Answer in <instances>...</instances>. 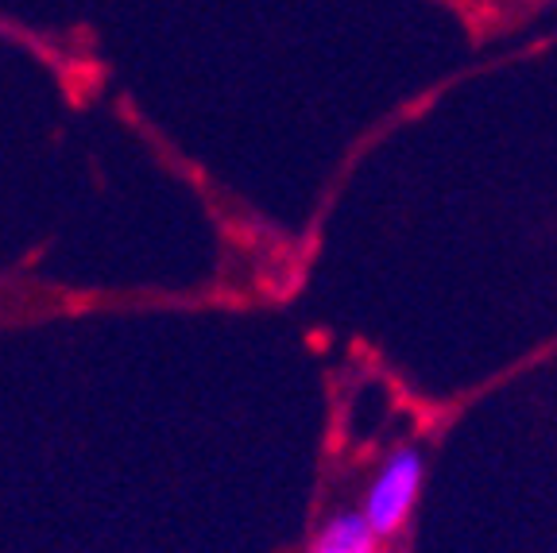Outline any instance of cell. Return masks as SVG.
I'll list each match as a JSON object with an SVG mask.
<instances>
[{
    "label": "cell",
    "instance_id": "cell-1",
    "mask_svg": "<svg viewBox=\"0 0 557 553\" xmlns=\"http://www.w3.org/2000/svg\"><path fill=\"white\" fill-rule=\"evenodd\" d=\"M426 488V453L418 445H395L387 457L375 465L372 480L364 488L360 511L375 527L380 538H395L414 515L418 500Z\"/></svg>",
    "mask_w": 557,
    "mask_h": 553
},
{
    "label": "cell",
    "instance_id": "cell-2",
    "mask_svg": "<svg viewBox=\"0 0 557 553\" xmlns=\"http://www.w3.org/2000/svg\"><path fill=\"white\" fill-rule=\"evenodd\" d=\"M380 545L383 538L360 507L333 511L310 538V553H380Z\"/></svg>",
    "mask_w": 557,
    "mask_h": 553
}]
</instances>
